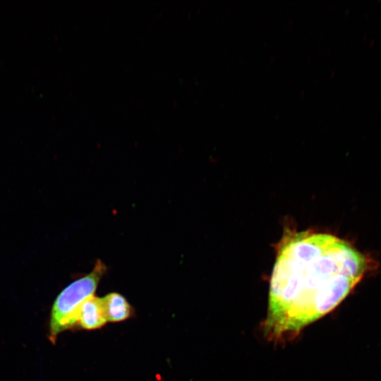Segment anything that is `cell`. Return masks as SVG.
I'll use <instances>...</instances> for the list:
<instances>
[{
	"mask_svg": "<svg viewBox=\"0 0 381 381\" xmlns=\"http://www.w3.org/2000/svg\"><path fill=\"white\" fill-rule=\"evenodd\" d=\"M367 258L335 236L288 234L280 243L270 282L265 332L294 338L334 309L367 272Z\"/></svg>",
	"mask_w": 381,
	"mask_h": 381,
	"instance_id": "cell-1",
	"label": "cell"
},
{
	"mask_svg": "<svg viewBox=\"0 0 381 381\" xmlns=\"http://www.w3.org/2000/svg\"><path fill=\"white\" fill-rule=\"evenodd\" d=\"M107 268L97 260L87 274L73 281L56 296L52 305L49 339L54 344L59 334L68 329L76 328V316L81 304L94 296Z\"/></svg>",
	"mask_w": 381,
	"mask_h": 381,
	"instance_id": "cell-2",
	"label": "cell"
},
{
	"mask_svg": "<svg viewBox=\"0 0 381 381\" xmlns=\"http://www.w3.org/2000/svg\"><path fill=\"white\" fill-rule=\"evenodd\" d=\"M107 322L102 298L92 296L80 306L76 316V328L95 330Z\"/></svg>",
	"mask_w": 381,
	"mask_h": 381,
	"instance_id": "cell-3",
	"label": "cell"
},
{
	"mask_svg": "<svg viewBox=\"0 0 381 381\" xmlns=\"http://www.w3.org/2000/svg\"><path fill=\"white\" fill-rule=\"evenodd\" d=\"M107 322H121L133 317L135 310L121 294L111 292L102 297Z\"/></svg>",
	"mask_w": 381,
	"mask_h": 381,
	"instance_id": "cell-4",
	"label": "cell"
}]
</instances>
